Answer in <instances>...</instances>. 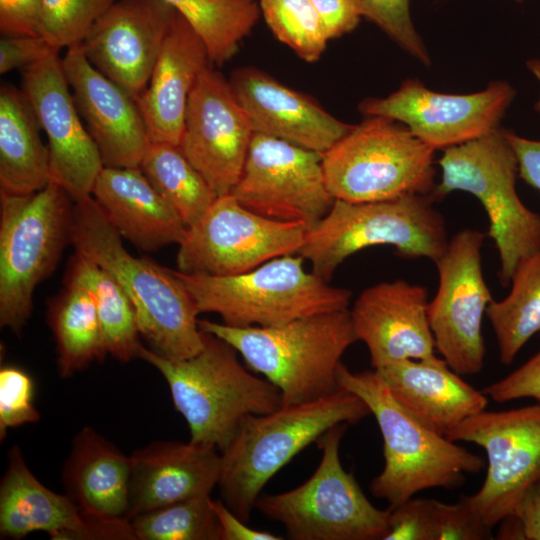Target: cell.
I'll return each mask as SVG.
<instances>
[{
  "mask_svg": "<svg viewBox=\"0 0 540 540\" xmlns=\"http://www.w3.org/2000/svg\"><path fill=\"white\" fill-rule=\"evenodd\" d=\"M297 254L273 258L245 273L213 276L174 270L198 313L233 327H271L309 315L349 309L351 292L308 272Z\"/></svg>",
  "mask_w": 540,
  "mask_h": 540,
  "instance_id": "cell-6",
  "label": "cell"
},
{
  "mask_svg": "<svg viewBox=\"0 0 540 540\" xmlns=\"http://www.w3.org/2000/svg\"><path fill=\"white\" fill-rule=\"evenodd\" d=\"M54 49L42 36H3L0 40V73L15 69L24 70L39 62Z\"/></svg>",
  "mask_w": 540,
  "mask_h": 540,
  "instance_id": "cell-43",
  "label": "cell"
},
{
  "mask_svg": "<svg viewBox=\"0 0 540 540\" xmlns=\"http://www.w3.org/2000/svg\"><path fill=\"white\" fill-rule=\"evenodd\" d=\"M254 133L229 80L207 67L189 95L179 147L218 197L238 183Z\"/></svg>",
  "mask_w": 540,
  "mask_h": 540,
  "instance_id": "cell-17",
  "label": "cell"
},
{
  "mask_svg": "<svg viewBox=\"0 0 540 540\" xmlns=\"http://www.w3.org/2000/svg\"><path fill=\"white\" fill-rule=\"evenodd\" d=\"M34 383L22 368L4 365L0 369V439L7 430L35 423L40 414L34 402Z\"/></svg>",
  "mask_w": 540,
  "mask_h": 540,
  "instance_id": "cell-40",
  "label": "cell"
},
{
  "mask_svg": "<svg viewBox=\"0 0 540 540\" xmlns=\"http://www.w3.org/2000/svg\"><path fill=\"white\" fill-rule=\"evenodd\" d=\"M362 17L379 27L413 58L429 67V52L410 14V0H354Z\"/></svg>",
  "mask_w": 540,
  "mask_h": 540,
  "instance_id": "cell-39",
  "label": "cell"
},
{
  "mask_svg": "<svg viewBox=\"0 0 540 540\" xmlns=\"http://www.w3.org/2000/svg\"><path fill=\"white\" fill-rule=\"evenodd\" d=\"M370 413L357 395L344 389L304 403L247 417L221 453V500L248 522L268 481L299 452L330 428L356 424Z\"/></svg>",
  "mask_w": 540,
  "mask_h": 540,
  "instance_id": "cell-4",
  "label": "cell"
},
{
  "mask_svg": "<svg viewBox=\"0 0 540 540\" xmlns=\"http://www.w3.org/2000/svg\"><path fill=\"white\" fill-rule=\"evenodd\" d=\"M427 288L403 279L364 289L350 309L357 341L368 348L373 369L406 359L434 358Z\"/></svg>",
  "mask_w": 540,
  "mask_h": 540,
  "instance_id": "cell-21",
  "label": "cell"
},
{
  "mask_svg": "<svg viewBox=\"0 0 540 540\" xmlns=\"http://www.w3.org/2000/svg\"><path fill=\"white\" fill-rule=\"evenodd\" d=\"M175 13L165 0H116L80 46L98 71L136 100L149 82Z\"/></svg>",
  "mask_w": 540,
  "mask_h": 540,
  "instance_id": "cell-19",
  "label": "cell"
},
{
  "mask_svg": "<svg viewBox=\"0 0 540 540\" xmlns=\"http://www.w3.org/2000/svg\"><path fill=\"white\" fill-rule=\"evenodd\" d=\"M509 286L508 295L492 300L486 310L503 364L512 363L523 346L540 333V251L518 264Z\"/></svg>",
  "mask_w": 540,
  "mask_h": 540,
  "instance_id": "cell-32",
  "label": "cell"
},
{
  "mask_svg": "<svg viewBox=\"0 0 540 540\" xmlns=\"http://www.w3.org/2000/svg\"><path fill=\"white\" fill-rule=\"evenodd\" d=\"M435 150L404 125L368 116L322 154L325 181L338 200L360 203L431 195Z\"/></svg>",
  "mask_w": 540,
  "mask_h": 540,
  "instance_id": "cell-10",
  "label": "cell"
},
{
  "mask_svg": "<svg viewBox=\"0 0 540 540\" xmlns=\"http://www.w3.org/2000/svg\"><path fill=\"white\" fill-rule=\"evenodd\" d=\"M438 163L441 178L431 196L436 202L454 191L476 197L498 251L500 283L508 287L518 264L540 251V214L517 194L518 165L505 129L443 150Z\"/></svg>",
  "mask_w": 540,
  "mask_h": 540,
  "instance_id": "cell-8",
  "label": "cell"
},
{
  "mask_svg": "<svg viewBox=\"0 0 540 540\" xmlns=\"http://www.w3.org/2000/svg\"><path fill=\"white\" fill-rule=\"evenodd\" d=\"M402 526L411 540H482L489 528L461 496L456 503L411 498L402 512Z\"/></svg>",
  "mask_w": 540,
  "mask_h": 540,
  "instance_id": "cell-35",
  "label": "cell"
},
{
  "mask_svg": "<svg viewBox=\"0 0 540 540\" xmlns=\"http://www.w3.org/2000/svg\"><path fill=\"white\" fill-rule=\"evenodd\" d=\"M229 82L255 133L323 154L353 127L335 118L310 97L254 67L234 70Z\"/></svg>",
  "mask_w": 540,
  "mask_h": 540,
  "instance_id": "cell-22",
  "label": "cell"
},
{
  "mask_svg": "<svg viewBox=\"0 0 540 540\" xmlns=\"http://www.w3.org/2000/svg\"><path fill=\"white\" fill-rule=\"evenodd\" d=\"M395 400L429 429L446 436L486 409L488 398L465 382L443 358L406 359L374 369Z\"/></svg>",
  "mask_w": 540,
  "mask_h": 540,
  "instance_id": "cell-25",
  "label": "cell"
},
{
  "mask_svg": "<svg viewBox=\"0 0 540 540\" xmlns=\"http://www.w3.org/2000/svg\"><path fill=\"white\" fill-rule=\"evenodd\" d=\"M116 0H42L40 35L57 51L80 44Z\"/></svg>",
  "mask_w": 540,
  "mask_h": 540,
  "instance_id": "cell-38",
  "label": "cell"
},
{
  "mask_svg": "<svg viewBox=\"0 0 540 540\" xmlns=\"http://www.w3.org/2000/svg\"><path fill=\"white\" fill-rule=\"evenodd\" d=\"M90 294L101 325L104 346L120 362L139 358L143 344L134 306L117 280L102 266L74 252L65 275Z\"/></svg>",
  "mask_w": 540,
  "mask_h": 540,
  "instance_id": "cell-30",
  "label": "cell"
},
{
  "mask_svg": "<svg viewBox=\"0 0 540 540\" xmlns=\"http://www.w3.org/2000/svg\"><path fill=\"white\" fill-rule=\"evenodd\" d=\"M258 4L276 39L306 62L320 59L329 40L311 0H258Z\"/></svg>",
  "mask_w": 540,
  "mask_h": 540,
  "instance_id": "cell-37",
  "label": "cell"
},
{
  "mask_svg": "<svg viewBox=\"0 0 540 540\" xmlns=\"http://www.w3.org/2000/svg\"><path fill=\"white\" fill-rule=\"evenodd\" d=\"M213 446L155 441L131 458L129 513L132 518L193 498L218 486L222 457Z\"/></svg>",
  "mask_w": 540,
  "mask_h": 540,
  "instance_id": "cell-23",
  "label": "cell"
},
{
  "mask_svg": "<svg viewBox=\"0 0 540 540\" xmlns=\"http://www.w3.org/2000/svg\"><path fill=\"white\" fill-rule=\"evenodd\" d=\"M198 325L233 346L250 370L276 386L285 406L339 391L341 359L357 341L350 309L271 327H233L209 320H199Z\"/></svg>",
  "mask_w": 540,
  "mask_h": 540,
  "instance_id": "cell-3",
  "label": "cell"
},
{
  "mask_svg": "<svg viewBox=\"0 0 540 540\" xmlns=\"http://www.w3.org/2000/svg\"><path fill=\"white\" fill-rule=\"evenodd\" d=\"M515 94L505 81L491 82L474 93L449 94L430 90L417 79H406L386 97L362 100L358 110L365 117H386L404 125L436 151L498 129Z\"/></svg>",
  "mask_w": 540,
  "mask_h": 540,
  "instance_id": "cell-16",
  "label": "cell"
},
{
  "mask_svg": "<svg viewBox=\"0 0 540 540\" xmlns=\"http://www.w3.org/2000/svg\"><path fill=\"white\" fill-rule=\"evenodd\" d=\"M518 165V177L540 192V140H532L505 130Z\"/></svg>",
  "mask_w": 540,
  "mask_h": 540,
  "instance_id": "cell-46",
  "label": "cell"
},
{
  "mask_svg": "<svg viewBox=\"0 0 540 540\" xmlns=\"http://www.w3.org/2000/svg\"><path fill=\"white\" fill-rule=\"evenodd\" d=\"M60 294L49 302L48 322L57 348V367L72 376L107 355L97 311L88 291L64 280Z\"/></svg>",
  "mask_w": 540,
  "mask_h": 540,
  "instance_id": "cell-31",
  "label": "cell"
},
{
  "mask_svg": "<svg viewBox=\"0 0 540 540\" xmlns=\"http://www.w3.org/2000/svg\"><path fill=\"white\" fill-rule=\"evenodd\" d=\"M40 124L22 90L0 88V192L26 195L51 181L49 149Z\"/></svg>",
  "mask_w": 540,
  "mask_h": 540,
  "instance_id": "cell-29",
  "label": "cell"
},
{
  "mask_svg": "<svg viewBox=\"0 0 540 540\" xmlns=\"http://www.w3.org/2000/svg\"><path fill=\"white\" fill-rule=\"evenodd\" d=\"M502 524L498 538L540 540V480L533 484Z\"/></svg>",
  "mask_w": 540,
  "mask_h": 540,
  "instance_id": "cell-42",
  "label": "cell"
},
{
  "mask_svg": "<svg viewBox=\"0 0 540 540\" xmlns=\"http://www.w3.org/2000/svg\"><path fill=\"white\" fill-rule=\"evenodd\" d=\"M211 495L179 501L131 519L137 540H220Z\"/></svg>",
  "mask_w": 540,
  "mask_h": 540,
  "instance_id": "cell-36",
  "label": "cell"
},
{
  "mask_svg": "<svg viewBox=\"0 0 540 540\" xmlns=\"http://www.w3.org/2000/svg\"><path fill=\"white\" fill-rule=\"evenodd\" d=\"M328 40L353 31L362 18L354 0H311Z\"/></svg>",
  "mask_w": 540,
  "mask_h": 540,
  "instance_id": "cell-45",
  "label": "cell"
},
{
  "mask_svg": "<svg viewBox=\"0 0 540 540\" xmlns=\"http://www.w3.org/2000/svg\"><path fill=\"white\" fill-rule=\"evenodd\" d=\"M92 197L120 236L143 251L179 244L187 231L139 167H103Z\"/></svg>",
  "mask_w": 540,
  "mask_h": 540,
  "instance_id": "cell-27",
  "label": "cell"
},
{
  "mask_svg": "<svg viewBox=\"0 0 540 540\" xmlns=\"http://www.w3.org/2000/svg\"><path fill=\"white\" fill-rule=\"evenodd\" d=\"M215 512L220 540H281L282 536L249 527L222 500L211 499Z\"/></svg>",
  "mask_w": 540,
  "mask_h": 540,
  "instance_id": "cell-47",
  "label": "cell"
},
{
  "mask_svg": "<svg viewBox=\"0 0 540 540\" xmlns=\"http://www.w3.org/2000/svg\"><path fill=\"white\" fill-rule=\"evenodd\" d=\"M485 234L462 229L449 239L434 263L438 287L428 304V319L435 348L460 375L479 373L484 366L482 320L493 300L482 271Z\"/></svg>",
  "mask_w": 540,
  "mask_h": 540,
  "instance_id": "cell-14",
  "label": "cell"
},
{
  "mask_svg": "<svg viewBox=\"0 0 540 540\" xmlns=\"http://www.w3.org/2000/svg\"><path fill=\"white\" fill-rule=\"evenodd\" d=\"M198 32L211 63L222 65L238 51L261 12L258 0H165Z\"/></svg>",
  "mask_w": 540,
  "mask_h": 540,
  "instance_id": "cell-34",
  "label": "cell"
},
{
  "mask_svg": "<svg viewBox=\"0 0 540 540\" xmlns=\"http://www.w3.org/2000/svg\"><path fill=\"white\" fill-rule=\"evenodd\" d=\"M232 194L268 218L299 222L307 229L331 209L322 154L273 136L254 133L241 177Z\"/></svg>",
  "mask_w": 540,
  "mask_h": 540,
  "instance_id": "cell-15",
  "label": "cell"
},
{
  "mask_svg": "<svg viewBox=\"0 0 540 540\" xmlns=\"http://www.w3.org/2000/svg\"><path fill=\"white\" fill-rule=\"evenodd\" d=\"M139 168L187 228L194 225L218 197L179 145L151 142Z\"/></svg>",
  "mask_w": 540,
  "mask_h": 540,
  "instance_id": "cell-33",
  "label": "cell"
},
{
  "mask_svg": "<svg viewBox=\"0 0 540 540\" xmlns=\"http://www.w3.org/2000/svg\"><path fill=\"white\" fill-rule=\"evenodd\" d=\"M123 238L91 196L74 203L71 245L74 252L106 269L130 298L141 337L152 351L169 359L199 353L203 332L195 303L174 270L134 257Z\"/></svg>",
  "mask_w": 540,
  "mask_h": 540,
  "instance_id": "cell-1",
  "label": "cell"
},
{
  "mask_svg": "<svg viewBox=\"0 0 540 540\" xmlns=\"http://www.w3.org/2000/svg\"><path fill=\"white\" fill-rule=\"evenodd\" d=\"M22 71V91L47 136L51 180L74 202L91 197L104 164L76 108L62 59L53 52Z\"/></svg>",
  "mask_w": 540,
  "mask_h": 540,
  "instance_id": "cell-18",
  "label": "cell"
},
{
  "mask_svg": "<svg viewBox=\"0 0 540 540\" xmlns=\"http://www.w3.org/2000/svg\"><path fill=\"white\" fill-rule=\"evenodd\" d=\"M435 202L423 194L360 203L335 199L329 212L307 229L297 254L327 282L346 258L373 246H392L403 257L435 262L449 242Z\"/></svg>",
  "mask_w": 540,
  "mask_h": 540,
  "instance_id": "cell-7",
  "label": "cell"
},
{
  "mask_svg": "<svg viewBox=\"0 0 540 540\" xmlns=\"http://www.w3.org/2000/svg\"><path fill=\"white\" fill-rule=\"evenodd\" d=\"M62 65L104 166L139 167L151 140L136 100L98 71L80 44L67 49Z\"/></svg>",
  "mask_w": 540,
  "mask_h": 540,
  "instance_id": "cell-20",
  "label": "cell"
},
{
  "mask_svg": "<svg viewBox=\"0 0 540 540\" xmlns=\"http://www.w3.org/2000/svg\"><path fill=\"white\" fill-rule=\"evenodd\" d=\"M446 437L481 446L487 473L481 488L462 497L491 529L513 512L527 490L540 480V404L504 411H482Z\"/></svg>",
  "mask_w": 540,
  "mask_h": 540,
  "instance_id": "cell-13",
  "label": "cell"
},
{
  "mask_svg": "<svg viewBox=\"0 0 540 540\" xmlns=\"http://www.w3.org/2000/svg\"><path fill=\"white\" fill-rule=\"evenodd\" d=\"M131 458L90 426L74 437L62 470L66 495L89 518L129 520Z\"/></svg>",
  "mask_w": 540,
  "mask_h": 540,
  "instance_id": "cell-28",
  "label": "cell"
},
{
  "mask_svg": "<svg viewBox=\"0 0 540 540\" xmlns=\"http://www.w3.org/2000/svg\"><path fill=\"white\" fill-rule=\"evenodd\" d=\"M210 63L205 42L176 11L149 82L136 99L151 142L179 145L189 95Z\"/></svg>",
  "mask_w": 540,
  "mask_h": 540,
  "instance_id": "cell-24",
  "label": "cell"
},
{
  "mask_svg": "<svg viewBox=\"0 0 540 540\" xmlns=\"http://www.w3.org/2000/svg\"><path fill=\"white\" fill-rule=\"evenodd\" d=\"M341 389L357 395L374 415L382 438L384 467L370 491L396 507L420 491L453 489L465 474H476L485 460L414 418L392 396L376 370L352 372L338 368Z\"/></svg>",
  "mask_w": 540,
  "mask_h": 540,
  "instance_id": "cell-5",
  "label": "cell"
},
{
  "mask_svg": "<svg viewBox=\"0 0 540 540\" xmlns=\"http://www.w3.org/2000/svg\"><path fill=\"white\" fill-rule=\"evenodd\" d=\"M74 201L56 182L26 195L0 192V325L19 334L33 293L71 244Z\"/></svg>",
  "mask_w": 540,
  "mask_h": 540,
  "instance_id": "cell-9",
  "label": "cell"
},
{
  "mask_svg": "<svg viewBox=\"0 0 540 540\" xmlns=\"http://www.w3.org/2000/svg\"><path fill=\"white\" fill-rule=\"evenodd\" d=\"M35 531L57 540L97 539L90 519L67 495L44 486L15 446L0 483V536L21 539Z\"/></svg>",
  "mask_w": 540,
  "mask_h": 540,
  "instance_id": "cell-26",
  "label": "cell"
},
{
  "mask_svg": "<svg viewBox=\"0 0 540 540\" xmlns=\"http://www.w3.org/2000/svg\"><path fill=\"white\" fill-rule=\"evenodd\" d=\"M307 227L257 214L232 194L219 196L178 244V270L213 276L248 272L283 255L297 254Z\"/></svg>",
  "mask_w": 540,
  "mask_h": 540,
  "instance_id": "cell-12",
  "label": "cell"
},
{
  "mask_svg": "<svg viewBox=\"0 0 540 540\" xmlns=\"http://www.w3.org/2000/svg\"><path fill=\"white\" fill-rule=\"evenodd\" d=\"M203 341L202 350L186 359H169L144 345L139 358L166 380L174 407L187 423L189 441L222 452L247 417L278 409L282 397L276 386L241 363L229 343L207 332Z\"/></svg>",
  "mask_w": 540,
  "mask_h": 540,
  "instance_id": "cell-2",
  "label": "cell"
},
{
  "mask_svg": "<svg viewBox=\"0 0 540 540\" xmlns=\"http://www.w3.org/2000/svg\"><path fill=\"white\" fill-rule=\"evenodd\" d=\"M348 424L330 428L318 446L322 457L303 484L277 494H261L255 508L285 528L293 540H385L389 509L376 508L340 460Z\"/></svg>",
  "mask_w": 540,
  "mask_h": 540,
  "instance_id": "cell-11",
  "label": "cell"
},
{
  "mask_svg": "<svg viewBox=\"0 0 540 540\" xmlns=\"http://www.w3.org/2000/svg\"><path fill=\"white\" fill-rule=\"evenodd\" d=\"M42 0H0V31L3 36H41Z\"/></svg>",
  "mask_w": 540,
  "mask_h": 540,
  "instance_id": "cell-44",
  "label": "cell"
},
{
  "mask_svg": "<svg viewBox=\"0 0 540 540\" xmlns=\"http://www.w3.org/2000/svg\"><path fill=\"white\" fill-rule=\"evenodd\" d=\"M527 69L532 73V75L536 78L540 85V59H530L526 62ZM534 109L536 112L540 114V94L539 97L534 105Z\"/></svg>",
  "mask_w": 540,
  "mask_h": 540,
  "instance_id": "cell-48",
  "label": "cell"
},
{
  "mask_svg": "<svg viewBox=\"0 0 540 540\" xmlns=\"http://www.w3.org/2000/svg\"><path fill=\"white\" fill-rule=\"evenodd\" d=\"M483 393L499 403L525 397L540 403V350L512 373L485 387Z\"/></svg>",
  "mask_w": 540,
  "mask_h": 540,
  "instance_id": "cell-41",
  "label": "cell"
},
{
  "mask_svg": "<svg viewBox=\"0 0 540 540\" xmlns=\"http://www.w3.org/2000/svg\"><path fill=\"white\" fill-rule=\"evenodd\" d=\"M516 1L521 2V1H523V0H516Z\"/></svg>",
  "mask_w": 540,
  "mask_h": 540,
  "instance_id": "cell-49",
  "label": "cell"
}]
</instances>
